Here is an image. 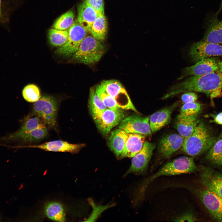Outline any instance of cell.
<instances>
[{
	"mask_svg": "<svg viewBox=\"0 0 222 222\" xmlns=\"http://www.w3.org/2000/svg\"><path fill=\"white\" fill-rule=\"evenodd\" d=\"M222 90V73L218 71L206 74L191 76L171 86L161 98L162 100L187 92H196L208 94Z\"/></svg>",
	"mask_w": 222,
	"mask_h": 222,
	"instance_id": "1",
	"label": "cell"
},
{
	"mask_svg": "<svg viewBox=\"0 0 222 222\" xmlns=\"http://www.w3.org/2000/svg\"><path fill=\"white\" fill-rule=\"evenodd\" d=\"M216 139L207 126L199 121L192 133L184 139L181 148L190 156H198L208 151Z\"/></svg>",
	"mask_w": 222,
	"mask_h": 222,
	"instance_id": "2",
	"label": "cell"
},
{
	"mask_svg": "<svg viewBox=\"0 0 222 222\" xmlns=\"http://www.w3.org/2000/svg\"><path fill=\"white\" fill-rule=\"evenodd\" d=\"M198 169L192 158L185 156L179 157L165 164L158 171L147 178L143 187L145 189L148 185L159 177L193 173Z\"/></svg>",
	"mask_w": 222,
	"mask_h": 222,
	"instance_id": "3",
	"label": "cell"
},
{
	"mask_svg": "<svg viewBox=\"0 0 222 222\" xmlns=\"http://www.w3.org/2000/svg\"><path fill=\"white\" fill-rule=\"evenodd\" d=\"M104 52L103 45L92 35H87L73 55V59L79 63L92 65L101 59Z\"/></svg>",
	"mask_w": 222,
	"mask_h": 222,
	"instance_id": "4",
	"label": "cell"
},
{
	"mask_svg": "<svg viewBox=\"0 0 222 222\" xmlns=\"http://www.w3.org/2000/svg\"><path fill=\"white\" fill-rule=\"evenodd\" d=\"M58 107V102L55 98L45 95L40 97L33 104L32 115L39 117L49 127L55 129Z\"/></svg>",
	"mask_w": 222,
	"mask_h": 222,
	"instance_id": "5",
	"label": "cell"
},
{
	"mask_svg": "<svg viewBox=\"0 0 222 222\" xmlns=\"http://www.w3.org/2000/svg\"><path fill=\"white\" fill-rule=\"evenodd\" d=\"M190 190L199 199L212 218L222 222V197L203 187Z\"/></svg>",
	"mask_w": 222,
	"mask_h": 222,
	"instance_id": "6",
	"label": "cell"
},
{
	"mask_svg": "<svg viewBox=\"0 0 222 222\" xmlns=\"http://www.w3.org/2000/svg\"><path fill=\"white\" fill-rule=\"evenodd\" d=\"M105 91L115 101L118 106L124 110H131L138 113L124 87L117 80H104L100 84Z\"/></svg>",
	"mask_w": 222,
	"mask_h": 222,
	"instance_id": "7",
	"label": "cell"
},
{
	"mask_svg": "<svg viewBox=\"0 0 222 222\" xmlns=\"http://www.w3.org/2000/svg\"><path fill=\"white\" fill-rule=\"evenodd\" d=\"M68 31V42L55 51V53L58 54L67 56L73 55L76 52L88 33L77 20L74 21Z\"/></svg>",
	"mask_w": 222,
	"mask_h": 222,
	"instance_id": "8",
	"label": "cell"
},
{
	"mask_svg": "<svg viewBox=\"0 0 222 222\" xmlns=\"http://www.w3.org/2000/svg\"><path fill=\"white\" fill-rule=\"evenodd\" d=\"M124 110L121 109L107 108L99 114L92 117L97 127L101 134H108L113 128L120 124L125 117Z\"/></svg>",
	"mask_w": 222,
	"mask_h": 222,
	"instance_id": "9",
	"label": "cell"
},
{
	"mask_svg": "<svg viewBox=\"0 0 222 222\" xmlns=\"http://www.w3.org/2000/svg\"><path fill=\"white\" fill-rule=\"evenodd\" d=\"M191 60L196 63L202 59L222 57V45L209 43L202 40L194 43L189 50Z\"/></svg>",
	"mask_w": 222,
	"mask_h": 222,
	"instance_id": "10",
	"label": "cell"
},
{
	"mask_svg": "<svg viewBox=\"0 0 222 222\" xmlns=\"http://www.w3.org/2000/svg\"><path fill=\"white\" fill-rule=\"evenodd\" d=\"M118 128L127 133L150 135L149 117L133 115L124 118L119 124Z\"/></svg>",
	"mask_w": 222,
	"mask_h": 222,
	"instance_id": "11",
	"label": "cell"
},
{
	"mask_svg": "<svg viewBox=\"0 0 222 222\" xmlns=\"http://www.w3.org/2000/svg\"><path fill=\"white\" fill-rule=\"evenodd\" d=\"M155 147L154 144L145 141L141 150L132 157L131 165L125 175L130 173L142 174L145 173Z\"/></svg>",
	"mask_w": 222,
	"mask_h": 222,
	"instance_id": "12",
	"label": "cell"
},
{
	"mask_svg": "<svg viewBox=\"0 0 222 222\" xmlns=\"http://www.w3.org/2000/svg\"><path fill=\"white\" fill-rule=\"evenodd\" d=\"M198 169L203 187L222 197V173L208 166H201Z\"/></svg>",
	"mask_w": 222,
	"mask_h": 222,
	"instance_id": "13",
	"label": "cell"
},
{
	"mask_svg": "<svg viewBox=\"0 0 222 222\" xmlns=\"http://www.w3.org/2000/svg\"><path fill=\"white\" fill-rule=\"evenodd\" d=\"M218 61L215 57L202 59L192 66L183 68L178 80L186 76L206 74L218 70Z\"/></svg>",
	"mask_w": 222,
	"mask_h": 222,
	"instance_id": "14",
	"label": "cell"
},
{
	"mask_svg": "<svg viewBox=\"0 0 222 222\" xmlns=\"http://www.w3.org/2000/svg\"><path fill=\"white\" fill-rule=\"evenodd\" d=\"M183 140L179 134H172L164 136L158 143L159 154L163 158H169L181 148Z\"/></svg>",
	"mask_w": 222,
	"mask_h": 222,
	"instance_id": "15",
	"label": "cell"
},
{
	"mask_svg": "<svg viewBox=\"0 0 222 222\" xmlns=\"http://www.w3.org/2000/svg\"><path fill=\"white\" fill-rule=\"evenodd\" d=\"M85 146L84 144H72L63 140H57L38 145H28L24 147L39 148L47 151L74 154L78 152Z\"/></svg>",
	"mask_w": 222,
	"mask_h": 222,
	"instance_id": "16",
	"label": "cell"
},
{
	"mask_svg": "<svg viewBox=\"0 0 222 222\" xmlns=\"http://www.w3.org/2000/svg\"><path fill=\"white\" fill-rule=\"evenodd\" d=\"M178 104V103H175L155 112L150 116L149 123L152 132L159 130L170 122L172 113Z\"/></svg>",
	"mask_w": 222,
	"mask_h": 222,
	"instance_id": "17",
	"label": "cell"
},
{
	"mask_svg": "<svg viewBox=\"0 0 222 222\" xmlns=\"http://www.w3.org/2000/svg\"><path fill=\"white\" fill-rule=\"evenodd\" d=\"M198 114L183 115L179 114L177 116L174 126L184 139L190 136L193 132L199 121Z\"/></svg>",
	"mask_w": 222,
	"mask_h": 222,
	"instance_id": "18",
	"label": "cell"
},
{
	"mask_svg": "<svg viewBox=\"0 0 222 222\" xmlns=\"http://www.w3.org/2000/svg\"><path fill=\"white\" fill-rule=\"evenodd\" d=\"M145 136L140 134H129L119 158H132L137 154L143 146Z\"/></svg>",
	"mask_w": 222,
	"mask_h": 222,
	"instance_id": "19",
	"label": "cell"
},
{
	"mask_svg": "<svg viewBox=\"0 0 222 222\" xmlns=\"http://www.w3.org/2000/svg\"><path fill=\"white\" fill-rule=\"evenodd\" d=\"M98 15L93 9L83 2L78 6L77 20L90 33L92 25Z\"/></svg>",
	"mask_w": 222,
	"mask_h": 222,
	"instance_id": "20",
	"label": "cell"
},
{
	"mask_svg": "<svg viewBox=\"0 0 222 222\" xmlns=\"http://www.w3.org/2000/svg\"><path fill=\"white\" fill-rule=\"evenodd\" d=\"M202 40L222 45V20L215 16L211 20Z\"/></svg>",
	"mask_w": 222,
	"mask_h": 222,
	"instance_id": "21",
	"label": "cell"
},
{
	"mask_svg": "<svg viewBox=\"0 0 222 222\" xmlns=\"http://www.w3.org/2000/svg\"><path fill=\"white\" fill-rule=\"evenodd\" d=\"M129 134L118 128L112 131L109 138V146L117 157L121 155Z\"/></svg>",
	"mask_w": 222,
	"mask_h": 222,
	"instance_id": "22",
	"label": "cell"
},
{
	"mask_svg": "<svg viewBox=\"0 0 222 222\" xmlns=\"http://www.w3.org/2000/svg\"><path fill=\"white\" fill-rule=\"evenodd\" d=\"M32 116L27 118L19 129L9 136L8 139L11 140L21 139L31 131L45 124L38 117L34 116Z\"/></svg>",
	"mask_w": 222,
	"mask_h": 222,
	"instance_id": "23",
	"label": "cell"
},
{
	"mask_svg": "<svg viewBox=\"0 0 222 222\" xmlns=\"http://www.w3.org/2000/svg\"><path fill=\"white\" fill-rule=\"evenodd\" d=\"M44 213L49 219L57 222H64L66 220V214L63 205L56 201L47 203L44 206Z\"/></svg>",
	"mask_w": 222,
	"mask_h": 222,
	"instance_id": "24",
	"label": "cell"
},
{
	"mask_svg": "<svg viewBox=\"0 0 222 222\" xmlns=\"http://www.w3.org/2000/svg\"><path fill=\"white\" fill-rule=\"evenodd\" d=\"M107 28V21L104 14H100L92 23L90 33L99 41H103L106 38Z\"/></svg>",
	"mask_w": 222,
	"mask_h": 222,
	"instance_id": "25",
	"label": "cell"
},
{
	"mask_svg": "<svg viewBox=\"0 0 222 222\" xmlns=\"http://www.w3.org/2000/svg\"><path fill=\"white\" fill-rule=\"evenodd\" d=\"M222 156V134L216 139L208 150L206 159L213 164L219 165Z\"/></svg>",
	"mask_w": 222,
	"mask_h": 222,
	"instance_id": "26",
	"label": "cell"
},
{
	"mask_svg": "<svg viewBox=\"0 0 222 222\" xmlns=\"http://www.w3.org/2000/svg\"><path fill=\"white\" fill-rule=\"evenodd\" d=\"M88 107L92 117L99 114L107 108L93 88L90 89Z\"/></svg>",
	"mask_w": 222,
	"mask_h": 222,
	"instance_id": "27",
	"label": "cell"
},
{
	"mask_svg": "<svg viewBox=\"0 0 222 222\" xmlns=\"http://www.w3.org/2000/svg\"><path fill=\"white\" fill-rule=\"evenodd\" d=\"M50 43L55 47H61L65 44L68 39V30H60L51 28L48 33Z\"/></svg>",
	"mask_w": 222,
	"mask_h": 222,
	"instance_id": "28",
	"label": "cell"
},
{
	"mask_svg": "<svg viewBox=\"0 0 222 222\" xmlns=\"http://www.w3.org/2000/svg\"><path fill=\"white\" fill-rule=\"evenodd\" d=\"M48 130L45 124L31 131L20 139L24 142H33L40 141L47 135Z\"/></svg>",
	"mask_w": 222,
	"mask_h": 222,
	"instance_id": "29",
	"label": "cell"
},
{
	"mask_svg": "<svg viewBox=\"0 0 222 222\" xmlns=\"http://www.w3.org/2000/svg\"><path fill=\"white\" fill-rule=\"evenodd\" d=\"M74 17L72 11H68L57 19L53 25V28L60 30H68L74 21Z\"/></svg>",
	"mask_w": 222,
	"mask_h": 222,
	"instance_id": "30",
	"label": "cell"
},
{
	"mask_svg": "<svg viewBox=\"0 0 222 222\" xmlns=\"http://www.w3.org/2000/svg\"><path fill=\"white\" fill-rule=\"evenodd\" d=\"M22 94L24 99L29 102H35L41 97L39 88L32 84L26 86L22 90Z\"/></svg>",
	"mask_w": 222,
	"mask_h": 222,
	"instance_id": "31",
	"label": "cell"
},
{
	"mask_svg": "<svg viewBox=\"0 0 222 222\" xmlns=\"http://www.w3.org/2000/svg\"><path fill=\"white\" fill-rule=\"evenodd\" d=\"M95 90L97 94L107 108L113 109H121L115 100L105 91L100 84L96 87Z\"/></svg>",
	"mask_w": 222,
	"mask_h": 222,
	"instance_id": "32",
	"label": "cell"
},
{
	"mask_svg": "<svg viewBox=\"0 0 222 222\" xmlns=\"http://www.w3.org/2000/svg\"><path fill=\"white\" fill-rule=\"evenodd\" d=\"M88 201L92 208V211L89 216L84 221H95L103 212L114 205L113 204H109L105 205H98L91 199H89Z\"/></svg>",
	"mask_w": 222,
	"mask_h": 222,
	"instance_id": "33",
	"label": "cell"
},
{
	"mask_svg": "<svg viewBox=\"0 0 222 222\" xmlns=\"http://www.w3.org/2000/svg\"><path fill=\"white\" fill-rule=\"evenodd\" d=\"M202 109V105L195 102L184 103L181 107L180 114L190 115L199 114Z\"/></svg>",
	"mask_w": 222,
	"mask_h": 222,
	"instance_id": "34",
	"label": "cell"
},
{
	"mask_svg": "<svg viewBox=\"0 0 222 222\" xmlns=\"http://www.w3.org/2000/svg\"><path fill=\"white\" fill-rule=\"evenodd\" d=\"M99 14H104V0H83Z\"/></svg>",
	"mask_w": 222,
	"mask_h": 222,
	"instance_id": "35",
	"label": "cell"
},
{
	"mask_svg": "<svg viewBox=\"0 0 222 222\" xmlns=\"http://www.w3.org/2000/svg\"><path fill=\"white\" fill-rule=\"evenodd\" d=\"M197 99L198 96L194 92L183 93L181 97L182 101L184 103L195 102Z\"/></svg>",
	"mask_w": 222,
	"mask_h": 222,
	"instance_id": "36",
	"label": "cell"
},
{
	"mask_svg": "<svg viewBox=\"0 0 222 222\" xmlns=\"http://www.w3.org/2000/svg\"><path fill=\"white\" fill-rule=\"evenodd\" d=\"M197 220L195 216L190 212L185 213L177 217L174 221L175 222H195Z\"/></svg>",
	"mask_w": 222,
	"mask_h": 222,
	"instance_id": "37",
	"label": "cell"
},
{
	"mask_svg": "<svg viewBox=\"0 0 222 222\" xmlns=\"http://www.w3.org/2000/svg\"><path fill=\"white\" fill-rule=\"evenodd\" d=\"M212 122L222 125V112H220L214 116Z\"/></svg>",
	"mask_w": 222,
	"mask_h": 222,
	"instance_id": "38",
	"label": "cell"
},
{
	"mask_svg": "<svg viewBox=\"0 0 222 222\" xmlns=\"http://www.w3.org/2000/svg\"><path fill=\"white\" fill-rule=\"evenodd\" d=\"M221 89H217L212 92L210 93H211V97L212 98L220 96L221 94V93H222L221 92Z\"/></svg>",
	"mask_w": 222,
	"mask_h": 222,
	"instance_id": "39",
	"label": "cell"
},
{
	"mask_svg": "<svg viewBox=\"0 0 222 222\" xmlns=\"http://www.w3.org/2000/svg\"><path fill=\"white\" fill-rule=\"evenodd\" d=\"M3 21V17L1 9V0H0V22H2Z\"/></svg>",
	"mask_w": 222,
	"mask_h": 222,
	"instance_id": "40",
	"label": "cell"
},
{
	"mask_svg": "<svg viewBox=\"0 0 222 222\" xmlns=\"http://www.w3.org/2000/svg\"><path fill=\"white\" fill-rule=\"evenodd\" d=\"M218 71L222 73V60L218 62Z\"/></svg>",
	"mask_w": 222,
	"mask_h": 222,
	"instance_id": "41",
	"label": "cell"
},
{
	"mask_svg": "<svg viewBox=\"0 0 222 222\" xmlns=\"http://www.w3.org/2000/svg\"><path fill=\"white\" fill-rule=\"evenodd\" d=\"M222 9V0L221 1V3L220 6V8L218 10V11L216 13V14H215L216 16H217V15H218V14L220 12V11L221 9Z\"/></svg>",
	"mask_w": 222,
	"mask_h": 222,
	"instance_id": "42",
	"label": "cell"
},
{
	"mask_svg": "<svg viewBox=\"0 0 222 222\" xmlns=\"http://www.w3.org/2000/svg\"><path fill=\"white\" fill-rule=\"evenodd\" d=\"M219 165L222 166V156L220 159Z\"/></svg>",
	"mask_w": 222,
	"mask_h": 222,
	"instance_id": "43",
	"label": "cell"
}]
</instances>
